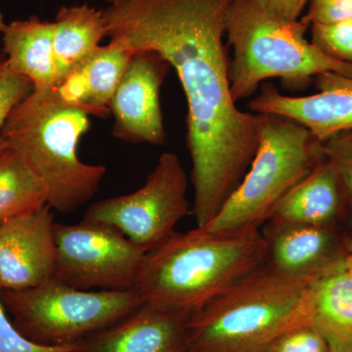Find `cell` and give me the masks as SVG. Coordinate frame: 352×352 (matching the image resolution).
Masks as SVG:
<instances>
[{
	"label": "cell",
	"instance_id": "obj_20",
	"mask_svg": "<svg viewBox=\"0 0 352 352\" xmlns=\"http://www.w3.org/2000/svg\"><path fill=\"white\" fill-rule=\"evenodd\" d=\"M47 203L43 182L18 153L0 154V223Z\"/></svg>",
	"mask_w": 352,
	"mask_h": 352
},
{
	"label": "cell",
	"instance_id": "obj_15",
	"mask_svg": "<svg viewBox=\"0 0 352 352\" xmlns=\"http://www.w3.org/2000/svg\"><path fill=\"white\" fill-rule=\"evenodd\" d=\"M133 54L117 43L100 45L56 83L62 101L89 116L110 115L111 101Z\"/></svg>",
	"mask_w": 352,
	"mask_h": 352
},
{
	"label": "cell",
	"instance_id": "obj_6",
	"mask_svg": "<svg viewBox=\"0 0 352 352\" xmlns=\"http://www.w3.org/2000/svg\"><path fill=\"white\" fill-rule=\"evenodd\" d=\"M263 115L259 143L251 166L217 214L203 227L214 235L261 231L278 204L322 159L320 142L296 120Z\"/></svg>",
	"mask_w": 352,
	"mask_h": 352
},
{
	"label": "cell",
	"instance_id": "obj_16",
	"mask_svg": "<svg viewBox=\"0 0 352 352\" xmlns=\"http://www.w3.org/2000/svg\"><path fill=\"white\" fill-rule=\"evenodd\" d=\"M349 210L337 173L322 159L314 170L289 190L270 220L321 227H339Z\"/></svg>",
	"mask_w": 352,
	"mask_h": 352
},
{
	"label": "cell",
	"instance_id": "obj_8",
	"mask_svg": "<svg viewBox=\"0 0 352 352\" xmlns=\"http://www.w3.org/2000/svg\"><path fill=\"white\" fill-rule=\"evenodd\" d=\"M187 187L179 157L164 153L142 187L92 204L82 219L115 227L147 252L173 235L176 224L189 214Z\"/></svg>",
	"mask_w": 352,
	"mask_h": 352
},
{
	"label": "cell",
	"instance_id": "obj_11",
	"mask_svg": "<svg viewBox=\"0 0 352 352\" xmlns=\"http://www.w3.org/2000/svg\"><path fill=\"white\" fill-rule=\"evenodd\" d=\"M52 210L46 203L0 223V289H29L54 276Z\"/></svg>",
	"mask_w": 352,
	"mask_h": 352
},
{
	"label": "cell",
	"instance_id": "obj_17",
	"mask_svg": "<svg viewBox=\"0 0 352 352\" xmlns=\"http://www.w3.org/2000/svg\"><path fill=\"white\" fill-rule=\"evenodd\" d=\"M2 34V51L10 69L28 78L34 88L54 87L56 67L53 23L34 16L7 24Z\"/></svg>",
	"mask_w": 352,
	"mask_h": 352
},
{
	"label": "cell",
	"instance_id": "obj_14",
	"mask_svg": "<svg viewBox=\"0 0 352 352\" xmlns=\"http://www.w3.org/2000/svg\"><path fill=\"white\" fill-rule=\"evenodd\" d=\"M190 317L144 302L80 342V352H187Z\"/></svg>",
	"mask_w": 352,
	"mask_h": 352
},
{
	"label": "cell",
	"instance_id": "obj_27",
	"mask_svg": "<svg viewBox=\"0 0 352 352\" xmlns=\"http://www.w3.org/2000/svg\"><path fill=\"white\" fill-rule=\"evenodd\" d=\"M263 12L287 21L300 20L310 0H252Z\"/></svg>",
	"mask_w": 352,
	"mask_h": 352
},
{
	"label": "cell",
	"instance_id": "obj_28",
	"mask_svg": "<svg viewBox=\"0 0 352 352\" xmlns=\"http://www.w3.org/2000/svg\"><path fill=\"white\" fill-rule=\"evenodd\" d=\"M344 270L349 273V276L352 278V249L349 250L344 259Z\"/></svg>",
	"mask_w": 352,
	"mask_h": 352
},
{
	"label": "cell",
	"instance_id": "obj_12",
	"mask_svg": "<svg viewBox=\"0 0 352 352\" xmlns=\"http://www.w3.org/2000/svg\"><path fill=\"white\" fill-rule=\"evenodd\" d=\"M317 92L287 96L274 85L264 83L249 108L256 113L277 115L296 120L318 142L352 131V76L325 73L315 78Z\"/></svg>",
	"mask_w": 352,
	"mask_h": 352
},
{
	"label": "cell",
	"instance_id": "obj_19",
	"mask_svg": "<svg viewBox=\"0 0 352 352\" xmlns=\"http://www.w3.org/2000/svg\"><path fill=\"white\" fill-rule=\"evenodd\" d=\"M105 36L103 10L88 4L61 7L53 22L56 83L94 53Z\"/></svg>",
	"mask_w": 352,
	"mask_h": 352
},
{
	"label": "cell",
	"instance_id": "obj_7",
	"mask_svg": "<svg viewBox=\"0 0 352 352\" xmlns=\"http://www.w3.org/2000/svg\"><path fill=\"white\" fill-rule=\"evenodd\" d=\"M15 327L47 346H74L124 318L144 303L135 289L83 291L54 278L25 289H1Z\"/></svg>",
	"mask_w": 352,
	"mask_h": 352
},
{
	"label": "cell",
	"instance_id": "obj_13",
	"mask_svg": "<svg viewBox=\"0 0 352 352\" xmlns=\"http://www.w3.org/2000/svg\"><path fill=\"white\" fill-rule=\"evenodd\" d=\"M266 263L289 276L317 278L342 263L349 248L339 227H321L270 220Z\"/></svg>",
	"mask_w": 352,
	"mask_h": 352
},
{
	"label": "cell",
	"instance_id": "obj_1",
	"mask_svg": "<svg viewBox=\"0 0 352 352\" xmlns=\"http://www.w3.org/2000/svg\"><path fill=\"white\" fill-rule=\"evenodd\" d=\"M232 0H120L103 10L110 41L157 53L177 74L186 97L197 227L208 223L249 170L261 113L244 112L231 92L224 44Z\"/></svg>",
	"mask_w": 352,
	"mask_h": 352
},
{
	"label": "cell",
	"instance_id": "obj_18",
	"mask_svg": "<svg viewBox=\"0 0 352 352\" xmlns=\"http://www.w3.org/2000/svg\"><path fill=\"white\" fill-rule=\"evenodd\" d=\"M311 325L323 335L331 351L352 349V278L344 261L315 280Z\"/></svg>",
	"mask_w": 352,
	"mask_h": 352
},
{
	"label": "cell",
	"instance_id": "obj_30",
	"mask_svg": "<svg viewBox=\"0 0 352 352\" xmlns=\"http://www.w3.org/2000/svg\"><path fill=\"white\" fill-rule=\"evenodd\" d=\"M347 248H349V250L352 249V224H351V232L347 234Z\"/></svg>",
	"mask_w": 352,
	"mask_h": 352
},
{
	"label": "cell",
	"instance_id": "obj_9",
	"mask_svg": "<svg viewBox=\"0 0 352 352\" xmlns=\"http://www.w3.org/2000/svg\"><path fill=\"white\" fill-rule=\"evenodd\" d=\"M54 236V279L83 291L135 289L146 252L115 227L85 219L56 222Z\"/></svg>",
	"mask_w": 352,
	"mask_h": 352
},
{
	"label": "cell",
	"instance_id": "obj_31",
	"mask_svg": "<svg viewBox=\"0 0 352 352\" xmlns=\"http://www.w3.org/2000/svg\"><path fill=\"white\" fill-rule=\"evenodd\" d=\"M6 60V56H4L3 51H2V48H0V63L3 62Z\"/></svg>",
	"mask_w": 352,
	"mask_h": 352
},
{
	"label": "cell",
	"instance_id": "obj_2",
	"mask_svg": "<svg viewBox=\"0 0 352 352\" xmlns=\"http://www.w3.org/2000/svg\"><path fill=\"white\" fill-rule=\"evenodd\" d=\"M315 280L263 263L190 317L187 352H268L284 333L311 325Z\"/></svg>",
	"mask_w": 352,
	"mask_h": 352
},
{
	"label": "cell",
	"instance_id": "obj_3",
	"mask_svg": "<svg viewBox=\"0 0 352 352\" xmlns=\"http://www.w3.org/2000/svg\"><path fill=\"white\" fill-rule=\"evenodd\" d=\"M266 258L267 241L261 231L175 232L146 252L135 289L145 302L192 316L265 263Z\"/></svg>",
	"mask_w": 352,
	"mask_h": 352
},
{
	"label": "cell",
	"instance_id": "obj_4",
	"mask_svg": "<svg viewBox=\"0 0 352 352\" xmlns=\"http://www.w3.org/2000/svg\"><path fill=\"white\" fill-rule=\"evenodd\" d=\"M89 115L65 103L54 88H34L7 118L1 135L43 182L47 204L61 214L75 212L94 198L107 170L80 161L78 143Z\"/></svg>",
	"mask_w": 352,
	"mask_h": 352
},
{
	"label": "cell",
	"instance_id": "obj_33",
	"mask_svg": "<svg viewBox=\"0 0 352 352\" xmlns=\"http://www.w3.org/2000/svg\"><path fill=\"white\" fill-rule=\"evenodd\" d=\"M331 352H352V349H351V351H331Z\"/></svg>",
	"mask_w": 352,
	"mask_h": 352
},
{
	"label": "cell",
	"instance_id": "obj_29",
	"mask_svg": "<svg viewBox=\"0 0 352 352\" xmlns=\"http://www.w3.org/2000/svg\"><path fill=\"white\" fill-rule=\"evenodd\" d=\"M6 25L7 24L6 23V21H4L3 15H2L1 13H0V34H2V32H4Z\"/></svg>",
	"mask_w": 352,
	"mask_h": 352
},
{
	"label": "cell",
	"instance_id": "obj_23",
	"mask_svg": "<svg viewBox=\"0 0 352 352\" xmlns=\"http://www.w3.org/2000/svg\"><path fill=\"white\" fill-rule=\"evenodd\" d=\"M32 89V83L12 71L6 60L0 63V154L8 148L1 135L7 118Z\"/></svg>",
	"mask_w": 352,
	"mask_h": 352
},
{
	"label": "cell",
	"instance_id": "obj_21",
	"mask_svg": "<svg viewBox=\"0 0 352 352\" xmlns=\"http://www.w3.org/2000/svg\"><path fill=\"white\" fill-rule=\"evenodd\" d=\"M312 43L327 56L352 65V20L331 24H314Z\"/></svg>",
	"mask_w": 352,
	"mask_h": 352
},
{
	"label": "cell",
	"instance_id": "obj_24",
	"mask_svg": "<svg viewBox=\"0 0 352 352\" xmlns=\"http://www.w3.org/2000/svg\"><path fill=\"white\" fill-rule=\"evenodd\" d=\"M80 344L64 346H43L27 339L14 325L0 295V352H80Z\"/></svg>",
	"mask_w": 352,
	"mask_h": 352
},
{
	"label": "cell",
	"instance_id": "obj_32",
	"mask_svg": "<svg viewBox=\"0 0 352 352\" xmlns=\"http://www.w3.org/2000/svg\"><path fill=\"white\" fill-rule=\"evenodd\" d=\"M109 4L116 3V2H119L120 0H106Z\"/></svg>",
	"mask_w": 352,
	"mask_h": 352
},
{
	"label": "cell",
	"instance_id": "obj_5",
	"mask_svg": "<svg viewBox=\"0 0 352 352\" xmlns=\"http://www.w3.org/2000/svg\"><path fill=\"white\" fill-rule=\"evenodd\" d=\"M309 28L302 19L263 12L252 0H232L226 34L233 48L230 85L235 101L251 96L270 78L298 87L322 74L352 76V65L327 56L305 38Z\"/></svg>",
	"mask_w": 352,
	"mask_h": 352
},
{
	"label": "cell",
	"instance_id": "obj_25",
	"mask_svg": "<svg viewBox=\"0 0 352 352\" xmlns=\"http://www.w3.org/2000/svg\"><path fill=\"white\" fill-rule=\"evenodd\" d=\"M268 352H331L323 335L312 325L302 326L284 333Z\"/></svg>",
	"mask_w": 352,
	"mask_h": 352
},
{
	"label": "cell",
	"instance_id": "obj_22",
	"mask_svg": "<svg viewBox=\"0 0 352 352\" xmlns=\"http://www.w3.org/2000/svg\"><path fill=\"white\" fill-rule=\"evenodd\" d=\"M322 156L339 177L352 212V131L342 132L320 143Z\"/></svg>",
	"mask_w": 352,
	"mask_h": 352
},
{
	"label": "cell",
	"instance_id": "obj_10",
	"mask_svg": "<svg viewBox=\"0 0 352 352\" xmlns=\"http://www.w3.org/2000/svg\"><path fill=\"white\" fill-rule=\"evenodd\" d=\"M170 68L154 51H134L111 101L116 138L134 144H164L160 88Z\"/></svg>",
	"mask_w": 352,
	"mask_h": 352
},
{
	"label": "cell",
	"instance_id": "obj_26",
	"mask_svg": "<svg viewBox=\"0 0 352 352\" xmlns=\"http://www.w3.org/2000/svg\"><path fill=\"white\" fill-rule=\"evenodd\" d=\"M302 18L308 25L352 20V0H310Z\"/></svg>",
	"mask_w": 352,
	"mask_h": 352
}]
</instances>
